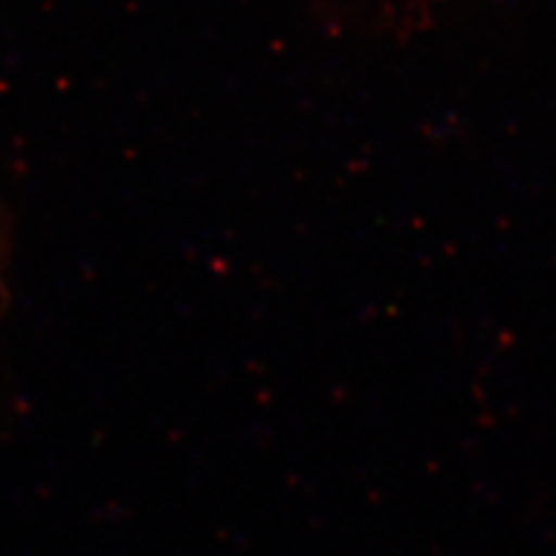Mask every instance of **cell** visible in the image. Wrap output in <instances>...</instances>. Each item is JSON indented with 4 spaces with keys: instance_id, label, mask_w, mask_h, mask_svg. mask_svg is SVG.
<instances>
[{
    "instance_id": "6da1fadb",
    "label": "cell",
    "mask_w": 556,
    "mask_h": 556,
    "mask_svg": "<svg viewBox=\"0 0 556 556\" xmlns=\"http://www.w3.org/2000/svg\"><path fill=\"white\" fill-rule=\"evenodd\" d=\"M0 307H3V281H0Z\"/></svg>"
}]
</instances>
